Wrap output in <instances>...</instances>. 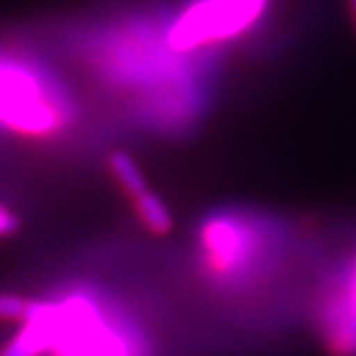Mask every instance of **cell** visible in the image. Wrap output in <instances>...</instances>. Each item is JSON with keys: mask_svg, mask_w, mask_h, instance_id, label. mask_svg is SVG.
Returning <instances> with one entry per match:
<instances>
[{"mask_svg": "<svg viewBox=\"0 0 356 356\" xmlns=\"http://www.w3.org/2000/svg\"><path fill=\"white\" fill-rule=\"evenodd\" d=\"M270 0H192L167 28V47L192 54L236 40L257 26Z\"/></svg>", "mask_w": 356, "mask_h": 356, "instance_id": "6da1fadb", "label": "cell"}, {"mask_svg": "<svg viewBox=\"0 0 356 356\" xmlns=\"http://www.w3.org/2000/svg\"><path fill=\"white\" fill-rule=\"evenodd\" d=\"M51 315L54 308L44 303L38 315L21 324L14 338L0 350V356H42L47 350H51L56 340Z\"/></svg>", "mask_w": 356, "mask_h": 356, "instance_id": "7a4b0ae2", "label": "cell"}, {"mask_svg": "<svg viewBox=\"0 0 356 356\" xmlns=\"http://www.w3.org/2000/svg\"><path fill=\"white\" fill-rule=\"evenodd\" d=\"M132 202H134V213H137L139 222L144 225L146 232H151L153 236H167V234L172 232V227H174L172 213H169L167 204L162 202L153 190L141 192Z\"/></svg>", "mask_w": 356, "mask_h": 356, "instance_id": "3957f363", "label": "cell"}, {"mask_svg": "<svg viewBox=\"0 0 356 356\" xmlns=\"http://www.w3.org/2000/svg\"><path fill=\"white\" fill-rule=\"evenodd\" d=\"M109 172H111L113 178H116L120 190H123L130 199L139 197L141 192L148 190L146 178H144V174H141L137 160H134L132 155H127L125 151H116L111 155V158H109Z\"/></svg>", "mask_w": 356, "mask_h": 356, "instance_id": "277c9868", "label": "cell"}, {"mask_svg": "<svg viewBox=\"0 0 356 356\" xmlns=\"http://www.w3.org/2000/svg\"><path fill=\"white\" fill-rule=\"evenodd\" d=\"M44 303L33 301L28 296L14 294V291H0V322L24 324L40 312Z\"/></svg>", "mask_w": 356, "mask_h": 356, "instance_id": "5b68a950", "label": "cell"}, {"mask_svg": "<svg viewBox=\"0 0 356 356\" xmlns=\"http://www.w3.org/2000/svg\"><path fill=\"white\" fill-rule=\"evenodd\" d=\"M17 232H19V218L5 204H0V238H7Z\"/></svg>", "mask_w": 356, "mask_h": 356, "instance_id": "8992f818", "label": "cell"}, {"mask_svg": "<svg viewBox=\"0 0 356 356\" xmlns=\"http://www.w3.org/2000/svg\"><path fill=\"white\" fill-rule=\"evenodd\" d=\"M345 12H347V19H350L352 31L356 33V0H345Z\"/></svg>", "mask_w": 356, "mask_h": 356, "instance_id": "52a82bcc", "label": "cell"}]
</instances>
